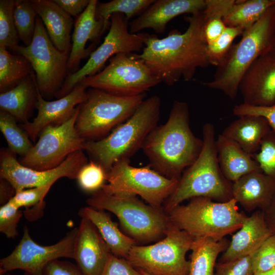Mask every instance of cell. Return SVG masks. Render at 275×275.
<instances>
[{
	"mask_svg": "<svg viewBox=\"0 0 275 275\" xmlns=\"http://www.w3.org/2000/svg\"><path fill=\"white\" fill-rule=\"evenodd\" d=\"M203 11L186 17L188 26L183 33L172 30L163 38L144 33V47L138 57L161 82L172 86L181 79L190 81L198 68L210 65Z\"/></svg>",
	"mask_w": 275,
	"mask_h": 275,
	"instance_id": "6da1fadb",
	"label": "cell"
},
{
	"mask_svg": "<svg viewBox=\"0 0 275 275\" xmlns=\"http://www.w3.org/2000/svg\"><path fill=\"white\" fill-rule=\"evenodd\" d=\"M202 146L203 140L190 127L187 103L175 100L166 123L157 125L149 133L142 149L151 168L167 178L179 180L197 158Z\"/></svg>",
	"mask_w": 275,
	"mask_h": 275,
	"instance_id": "7a4b0ae2",
	"label": "cell"
},
{
	"mask_svg": "<svg viewBox=\"0 0 275 275\" xmlns=\"http://www.w3.org/2000/svg\"><path fill=\"white\" fill-rule=\"evenodd\" d=\"M274 46L275 4L244 31L240 40L232 45L217 66L212 79L204 85L222 92L230 99L235 98L246 71L260 56Z\"/></svg>",
	"mask_w": 275,
	"mask_h": 275,
	"instance_id": "3957f363",
	"label": "cell"
},
{
	"mask_svg": "<svg viewBox=\"0 0 275 275\" xmlns=\"http://www.w3.org/2000/svg\"><path fill=\"white\" fill-rule=\"evenodd\" d=\"M203 146L196 160L183 173L177 187L166 200L168 213L186 200L205 197L219 202L233 198L232 182L223 175L218 162L215 129L211 123L202 128Z\"/></svg>",
	"mask_w": 275,
	"mask_h": 275,
	"instance_id": "277c9868",
	"label": "cell"
},
{
	"mask_svg": "<svg viewBox=\"0 0 275 275\" xmlns=\"http://www.w3.org/2000/svg\"><path fill=\"white\" fill-rule=\"evenodd\" d=\"M161 100L157 95L145 99L134 113L104 138L86 141L83 150L92 161L107 173L117 161L130 158L143 144L149 133L157 125Z\"/></svg>",
	"mask_w": 275,
	"mask_h": 275,
	"instance_id": "5b68a950",
	"label": "cell"
},
{
	"mask_svg": "<svg viewBox=\"0 0 275 275\" xmlns=\"http://www.w3.org/2000/svg\"><path fill=\"white\" fill-rule=\"evenodd\" d=\"M169 222L194 239L209 238L219 240L238 230L247 216L238 210L232 198L219 202L205 197L191 199L167 213Z\"/></svg>",
	"mask_w": 275,
	"mask_h": 275,
	"instance_id": "8992f818",
	"label": "cell"
},
{
	"mask_svg": "<svg viewBox=\"0 0 275 275\" xmlns=\"http://www.w3.org/2000/svg\"><path fill=\"white\" fill-rule=\"evenodd\" d=\"M145 98V94L121 96L89 88L86 101L79 105L76 129L86 141L101 139L128 120Z\"/></svg>",
	"mask_w": 275,
	"mask_h": 275,
	"instance_id": "52a82bcc",
	"label": "cell"
},
{
	"mask_svg": "<svg viewBox=\"0 0 275 275\" xmlns=\"http://www.w3.org/2000/svg\"><path fill=\"white\" fill-rule=\"evenodd\" d=\"M87 203L95 209L113 213L125 231L141 241H152L165 235L169 223L168 215L161 208L146 205L133 195H110L100 189Z\"/></svg>",
	"mask_w": 275,
	"mask_h": 275,
	"instance_id": "ba28073f",
	"label": "cell"
},
{
	"mask_svg": "<svg viewBox=\"0 0 275 275\" xmlns=\"http://www.w3.org/2000/svg\"><path fill=\"white\" fill-rule=\"evenodd\" d=\"M164 235L152 245L135 244L126 259L134 267L151 275H189L190 262L186 254L194 239L170 222Z\"/></svg>",
	"mask_w": 275,
	"mask_h": 275,
	"instance_id": "9c48e42d",
	"label": "cell"
},
{
	"mask_svg": "<svg viewBox=\"0 0 275 275\" xmlns=\"http://www.w3.org/2000/svg\"><path fill=\"white\" fill-rule=\"evenodd\" d=\"M80 82L88 88L118 96H134L145 94L161 82L138 54L120 53L112 57L102 70Z\"/></svg>",
	"mask_w": 275,
	"mask_h": 275,
	"instance_id": "30bf717a",
	"label": "cell"
},
{
	"mask_svg": "<svg viewBox=\"0 0 275 275\" xmlns=\"http://www.w3.org/2000/svg\"><path fill=\"white\" fill-rule=\"evenodd\" d=\"M106 181L101 189L110 195H139L149 205L160 208L172 194L179 180L167 178L149 164L136 168L129 159L116 162L107 173Z\"/></svg>",
	"mask_w": 275,
	"mask_h": 275,
	"instance_id": "8fae6325",
	"label": "cell"
},
{
	"mask_svg": "<svg viewBox=\"0 0 275 275\" xmlns=\"http://www.w3.org/2000/svg\"><path fill=\"white\" fill-rule=\"evenodd\" d=\"M13 51L24 57L31 64L42 97L55 96L66 77L70 51H61L55 47L38 16L31 44L26 46L19 45Z\"/></svg>",
	"mask_w": 275,
	"mask_h": 275,
	"instance_id": "7c38bea8",
	"label": "cell"
},
{
	"mask_svg": "<svg viewBox=\"0 0 275 275\" xmlns=\"http://www.w3.org/2000/svg\"><path fill=\"white\" fill-rule=\"evenodd\" d=\"M110 21L108 32L103 42L92 52L81 68L66 76L61 89L55 95L57 98L67 95L84 78L102 70L106 62L114 56L120 53H133L143 49L144 33H130L129 20L124 14H113Z\"/></svg>",
	"mask_w": 275,
	"mask_h": 275,
	"instance_id": "4fadbf2b",
	"label": "cell"
},
{
	"mask_svg": "<svg viewBox=\"0 0 275 275\" xmlns=\"http://www.w3.org/2000/svg\"><path fill=\"white\" fill-rule=\"evenodd\" d=\"M79 111V105L74 115L64 123L45 128L20 163L34 170H48L60 165L71 154L83 150L86 141L75 127Z\"/></svg>",
	"mask_w": 275,
	"mask_h": 275,
	"instance_id": "5bb4252c",
	"label": "cell"
},
{
	"mask_svg": "<svg viewBox=\"0 0 275 275\" xmlns=\"http://www.w3.org/2000/svg\"><path fill=\"white\" fill-rule=\"evenodd\" d=\"M77 228L69 231L57 243L41 245L31 237L24 227L22 238L11 253L0 260V273L21 269L31 275H42L50 262L62 258L74 259V246Z\"/></svg>",
	"mask_w": 275,
	"mask_h": 275,
	"instance_id": "9a60e30c",
	"label": "cell"
},
{
	"mask_svg": "<svg viewBox=\"0 0 275 275\" xmlns=\"http://www.w3.org/2000/svg\"><path fill=\"white\" fill-rule=\"evenodd\" d=\"M9 150L1 152L0 176L8 181L15 192L22 189L53 184L58 179L66 177L76 179L80 169L86 164L87 158L83 150L70 155L57 167L39 171L21 164Z\"/></svg>",
	"mask_w": 275,
	"mask_h": 275,
	"instance_id": "2e32d148",
	"label": "cell"
},
{
	"mask_svg": "<svg viewBox=\"0 0 275 275\" xmlns=\"http://www.w3.org/2000/svg\"><path fill=\"white\" fill-rule=\"evenodd\" d=\"M87 89L80 82L66 96L53 101H47L42 97L38 88L37 116L32 122L21 124V126L32 140L35 141L45 128L61 125L74 115L77 107L86 101Z\"/></svg>",
	"mask_w": 275,
	"mask_h": 275,
	"instance_id": "e0dca14e",
	"label": "cell"
},
{
	"mask_svg": "<svg viewBox=\"0 0 275 275\" xmlns=\"http://www.w3.org/2000/svg\"><path fill=\"white\" fill-rule=\"evenodd\" d=\"M239 92L246 104L267 106L275 104V46L251 65L240 82Z\"/></svg>",
	"mask_w": 275,
	"mask_h": 275,
	"instance_id": "ac0fdd59",
	"label": "cell"
},
{
	"mask_svg": "<svg viewBox=\"0 0 275 275\" xmlns=\"http://www.w3.org/2000/svg\"><path fill=\"white\" fill-rule=\"evenodd\" d=\"M80 216L73 259L84 275H101L111 252L94 224L86 216Z\"/></svg>",
	"mask_w": 275,
	"mask_h": 275,
	"instance_id": "d6986e66",
	"label": "cell"
},
{
	"mask_svg": "<svg viewBox=\"0 0 275 275\" xmlns=\"http://www.w3.org/2000/svg\"><path fill=\"white\" fill-rule=\"evenodd\" d=\"M205 0H157L143 13L129 23V31L136 34L151 29L157 34L166 30L168 23L175 17L184 14L191 15L204 10Z\"/></svg>",
	"mask_w": 275,
	"mask_h": 275,
	"instance_id": "ffe728a7",
	"label": "cell"
},
{
	"mask_svg": "<svg viewBox=\"0 0 275 275\" xmlns=\"http://www.w3.org/2000/svg\"><path fill=\"white\" fill-rule=\"evenodd\" d=\"M98 2L97 0H90L85 11L76 18L67 64L68 70L72 73L77 71L81 61L90 57L94 51V44L86 48L88 41L97 43L107 30L104 21L96 18L95 9Z\"/></svg>",
	"mask_w": 275,
	"mask_h": 275,
	"instance_id": "44dd1931",
	"label": "cell"
},
{
	"mask_svg": "<svg viewBox=\"0 0 275 275\" xmlns=\"http://www.w3.org/2000/svg\"><path fill=\"white\" fill-rule=\"evenodd\" d=\"M272 233L263 212L257 210L247 216L242 226L233 235L221 262H227L253 254Z\"/></svg>",
	"mask_w": 275,
	"mask_h": 275,
	"instance_id": "7402d4cb",
	"label": "cell"
},
{
	"mask_svg": "<svg viewBox=\"0 0 275 275\" xmlns=\"http://www.w3.org/2000/svg\"><path fill=\"white\" fill-rule=\"evenodd\" d=\"M275 194V180L262 172L248 174L232 183V196L248 212L265 210Z\"/></svg>",
	"mask_w": 275,
	"mask_h": 275,
	"instance_id": "603a6c76",
	"label": "cell"
},
{
	"mask_svg": "<svg viewBox=\"0 0 275 275\" xmlns=\"http://www.w3.org/2000/svg\"><path fill=\"white\" fill-rule=\"evenodd\" d=\"M51 42L59 50L70 51L73 20L53 0H31Z\"/></svg>",
	"mask_w": 275,
	"mask_h": 275,
	"instance_id": "cb8c5ba5",
	"label": "cell"
},
{
	"mask_svg": "<svg viewBox=\"0 0 275 275\" xmlns=\"http://www.w3.org/2000/svg\"><path fill=\"white\" fill-rule=\"evenodd\" d=\"M217 157L225 177L233 183L242 176L262 172L253 155L245 151L237 143L219 134L215 141Z\"/></svg>",
	"mask_w": 275,
	"mask_h": 275,
	"instance_id": "d4e9b609",
	"label": "cell"
},
{
	"mask_svg": "<svg viewBox=\"0 0 275 275\" xmlns=\"http://www.w3.org/2000/svg\"><path fill=\"white\" fill-rule=\"evenodd\" d=\"M271 131L268 121L263 117L244 115L231 123L221 134L237 143L245 151L254 154Z\"/></svg>",
	"mask_w": 275,
	"mask_h": 275,
	"instance_id": "484cf974",
	"label": "cell"
},
{
	"mask_svg": "<svg viewBox=\"0 0 275 275\" xmlns=\"http://www.w3.org/2000/svg\"><path fill=\"white\" fill-rule=\"evenodd\" d=\"M38 101V86L34 71L13 88L0 94L1 111L13 116L22 124L29 119Z\"/></svg>",
	"mask_w": 275,
	"mask_h": 275,
	"instance_id": "4316f807",
	"label": "cell"
},
{
	"mask_svg": "<svg viewBox=\"0 0 275 275\" xmlns=\"http://www.w3.org/2000/svg\"><path fill=\"white\" fill-rule=\"evenodd\" d=\"M79 215L86 216L94 224L112 254L126 258L131 249L135 244V240L121 232L108 213L89 206L82 208Z\"/></svg>",
	"mask_w": 275,
	"mask_h": 275,
	"instance_id": "83f0119b",
	"label": "cell"
},
{
	"mask_svg": "<svg viewBox=\"0 0 275 275\" xmlns=\"http://www.w3.org/2000/svg\"><path fill=\"white\" fill-rule=\"evenodd\" d=\"M229 242L225 238L219 240L195 239L190 255L189 275H214L216 259L227 249Z\"/></svg>",
	"mask_w": 275,
	"mask_h": 275,
	"instance_id": "f1b7e54d",
	"label": "cell"
},
{
	"mask_svg": "<svg viewBox=\"0 0 275 275\" xmlns=\"http://www.w3.org/2000/svg\"><path fill=\"white\" fill-rule=\"evenodd\" d=\"M33 70L23 56L12 54L0 46V92L7 91L18 85L30 75Z\"/></svg>",
	"mask_w": 275,
	"mask_h": 275,
	"instance_id": "f546056e",
	"label": "cell"
},
{
	"mask_svg": "<svg viewBox=\"0 0 275 275\" xmlns=\"http://www.w3.org/2000/svg\"><path fill=\"white\" fill-rule=\"evenodd\" d=\"M275 0L236 1L224 18L227 26L238 27L244 31L257 22Z\"/></svg>",
	"mask_w": 275,
	"mask_h": 275,
	"instance_id": "4dcf8cb0",
	"label": "cell"
},
{
	"mask_svg": "<svg viewBox=\"0 0 275 275\" xmlns=\"http://www.w3.org/2000/svg\"><path fill=\"white\" fill-rule=\"evenodd\" d=\"M154 0H113L106 3L98 2L95 16L97 19H102L105 26L109 28L110 18L114 13L124 14L129 20L143 13Z\"/></svg>",
	"mask_w": 275,
	"mask_h": 275,
	"instance_id": "1f68e13d",
	"label": "cell"
},
{
	"mask_svg": "<svg viewBox=\"0 0 275 275\" xmlns=\"http://www.w3.org/2000/svg\"><path fill=\"white\" fill-rule=\"evenodd\" d=\"M235 2L205 0L206 6L203 11L206 18L205 36L208 45L214 41L227 27L224 18Z\"/></svg>",
	"mask_w": 275,
	"mask_h": 275,
	"instance_id": "d6a6232c",
	"label": "cell"
},
{
	"mask_svg": "<svg viewBox=\"0 0 275 275\" xmlns=\"http://www.w3.org/2000/svg\"><path fill=\"white\" fill-rule=\"evenodd\" d=\"M17 120L9 113L1 111L0 130L13 154L25 156L33 146L25 131L20 128Z\"/></svg>",
	"mask_w": 275,
	"mask_h": 275,
	"instance_id": "836d02e7",
	"label": "cell"
},
{
	"mask_svg": "<svg viewBox=\"0 0 275 275\" xmlns=\"http://www.w3.org/2000/svg\"><path fill=\"white\" fill-rule=\"evenodd\" d=\"M13 16L19 39L28 46L34 36L38 16L31 1L16 0Z\"/></svg>",
	"mask_w": 275,
	"mask_h": 275,
	"instance_id": "e575fe53",
	"label": "cell"
},
{
	"mask_svg": "<svg viewBox=\"0 0 275 275\" xmlns=\"http://www.w3.org/2000/svg\"><path fill=\"white\" fill-rule=\"evenodd\" d=\"M15 0L0 1V46L13 51L19 46L13 10Z\"/></svg>",
	"mask_w": 275,
	"mask_h": 275,
	"instance_id": "d590c367",
	"label": "cell"
},
{
	"mask_svg": "<svg viewBox=\"0 0 275 275\" xmlns=\"http://www.w3.org/2000/svg\"><path fill=\"white\" fill-rule=\"evenodd\" d=\"M244 31L241 28L227 26L214 41L208 45L210 64L217 67L230 50L234 39Z\"/></svg>",
	"mask_w": 275,
	"mask_h": 275,
	"instance_id": "8d00e7d4",
	"label": "cell"
},
{
	"mask_svg": "<svg viewBox=\"0 0 275 275\" xmlns=\"http://www.w3.org/2000/svg\"><path fill=\"white\" fill-rule=\"evenodd\" d=\"M107 173L96 162L91 160L79 171L76 179L84 191L94 193L101 189L106 181Z\"/></svg>",
	"mask_w": 275,
	"mask_h": 275,
	"instance_id": "74e56055",
	"label": "cell"
},
{
	"mask_svg": "<svg viewBox=\"0 0 275 275\" xmlns=\"http://www.w3.org/2000/svg\"><path fill=\"white\" fill-rule=\"evenodd\" d=\"M253 157L262 172L275 180V133L272 130L263 139L259 150Z\"/></svg>",
	"mask_w": 275,
	"mask_h": 275,
	"instance_id": "f35d334b",
	"label": "cell"
},
{
	"mask_svg": "<svg viewBox=\"0 0 275 275\" xmlns=\"http://www.w3.org/2000/svg\"><path fill=\"white\" fill-rule=\"evenodd\" d=\"M251 260L254 274L275 267V235L269 237L252 255Z\"/></svg>",
	"mask_w": 275,
	"mask_h": 275,
	"instance_id": "ab89813d",
	"label": "cell"
},
{
	"mask_svg": "<svg viewBox=\"0 0 275 275\" xmlns=\"http://www.w3.org/2000/svg\"><path fill=\"white\" fill-rule=\"evenodd\" d=\"M52 184L22 189L15 192L9 201L18 208L24 207L43 206L44 198Z\"/></svg>",
	"mask_w": 275,
	"mask_h": 275,
	"instance_id": "60d3db41",
	"label": "cell"
},
{
	"mask_svg": "<svg viewBox=\"0 0 275 275\" xmlns=\"http://www.w3.org/2000/svg\"><path fill=\"white\" fill-rule=\"evenodd\" d=\"M23 214L22 211L8 201L0 208V232L8 238L18 235L17 227Z\"/></svg>",
	"mask_w": 275,
	"mask_h": 275,
	"instance_id": "b9f144b4",
	"label": "cell"
},
{
	"mask_svg": "<svg viewBox=\"0 0 275 275\" xmlns=\"http://www.w3.org/2000/svg\"><path fill=\"white\" fill-rule=\"evenodd\" d=\"M251 256L216 263L214 275H254Z\"/></svg>",
	"mask_w": 275,
	"mask_h": 275,
	"instance_id": "7bdbcfd3",
	"label": "cell"
},
{
	"mask_svg": "<svg viewBox=\"0 0 275 275\" xmlns=\"http://www.w3.org/2000/svg\"><path fill=\"white\" fill-rule=\"evenodd\" d=\"M233 113L238 117L244 115L262 116L268 121L272 131L275 133V104L267 106H257L242 103L235 105Z\"/></svg>",
	"mask_w": 275,
	"mask_h": 275,
	"instance_id": "ee69618b",
	"label": "cell"
},
{
	"mask_svg": "<svg viewBox=\"0 0 275 275\" xmlns=\"http://www.w3.org/2000/svg\"><path fill=\"white\" fill-rule=\"evenodd\" d=\"M101 275H143L123 258L111 253Z\"/></svg>",
	"mask_w": 275,
	"mask_h": 275,
	"instance_id": "f6af8a7d",
	"label": "cell"
},
{
	"mask_svg": "<svg viewBox=\"0 0 275 275\" xmlns=\"http://www.w3.org/2000/svg\"><path fill=\"white\" fill-rule=\"evenodd\" d=\"M42 275H84L77 265L67 261L54 260L47 264Z\"/></svg>",
	"mask_w": 275,
	"mask_h": 275,
	"instance_id": "bcb514c9",
	"label": "cell"
},
{
	"mask_svg": "<svg viewBox=\"0 0 275 275\" xmlns=\"http://www.w3.org/2000/svg\"><path fill=\"white\" fill-rule=\"evenodd\" d=\"M71 17H77L88 7L90 0H53Z\"/></svg>",
	"mask_w": 275,
	"mask_h": 275,
	"instance_id": "7dc6e473",
	"label": "cell"
},
{
	"mask_svg": "<svg viewBox=\"0 0 275 275\" xmlns=\"http://www.w3.org/2000/svg\"><path fill=\"white\" fill-rule=\"evenodd\" d=\"M262 211L269 229L275 235V194L269 206Z\"/></svg>",
	"mask_w": 275,
	"mask_h": 275,
	"instance_id": "c3c4849f",
	"label": "cell"
},
{
	"mask_svg": "<svg viewBox=\"0 0 275 275\" xmlns=\"http://www.w3.org/2000/svg\"><path fill=\"white\" fill-rule=\"evenodd\" d=\"M15 191L10 183L1 178L0 199L1 203L4 204L8 202L15 195Z\"/></svg>",
	"mask_w": 275,
	"mask_h": 275,
	"instance_id": "681fc988",
	"label": "cell"
},
{
	"mask_svg": "<svg viewBox=\"0 0 275 275\" xmlns=\"http://www.w3.org/2000/svg\"><path fill=\"white\" fill-rule=\"evenodd\" d=\"M254 275H275V267L265 272L255 273Z\"/></svg>",
	"mask_w": 275,
	"mask_h": 275,
	"instance_id": "f907efd6",
	"label": "cell"
},
{
	"mask_svg": "<svg viewBox=\"0 0 275 275\" xmlns=\"http://www.w3.org/2000/svg\"><path fill=\"white\" fill-rule=\"evenodd\" d=\"M143 275H151V274H150L148 273H147L146 272L141 270V269H138Z\"/></svg>",
	"mask_w": 275,
	"mask_h": 275,
	"instance_id": "816d5d0a",
	"label": "cell"
},
{
	"mask_svg": "<svg viewBox=\"0 0 275 275\" xmlns=\"http://www.w3.org/2000/svg\"><path fill=\"white\" fill-rule=\"evenodd\" d=\"M0 275H10V274L7 272V273H0ZM23 275H31V274H30V273H29L28 272H24V274Z\"/></svg>",
	"mask_w": 275,
	"mask_h": 275,
	"instance_id": "f5cc1de1",
	"label": "cell"
}]
</instances>
